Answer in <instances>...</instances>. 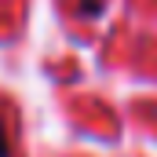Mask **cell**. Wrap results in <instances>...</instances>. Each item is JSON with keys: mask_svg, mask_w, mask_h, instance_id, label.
Returning a JSON list of instances; mask_svg holds the SVG:
<instances>
[{"mask_svg": "<svg viewBox=\"0 0 157 157\" xmlns=\"http://www.w3.org/2000/svg\"><path fill=\"white\" fill-rule=\"evenodd\" d=\"M99 11H102V0H77V15H91L95 18Z\"/></svg>", "mask_w": 157, "mask_h": 157, "instance_id": "cell-1", "label": "cell"}, {"mask_svg": "<svg viewBox=\"0 0 157 157\" xmlns=\"http://www.w3.org/2000/svg\"><path fill=\"white\" fill-rule=\"evenodd\" d=\"M0 157H11V139H7V128L0 121Z\"/></svg>", "mask_w": 157, "mask_h": 157, "instance_id": "cell-2", "label": "cell"}]
</instances>
